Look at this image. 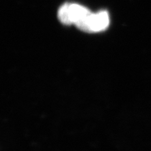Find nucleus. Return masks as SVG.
I'll return each mask as SVG.
<instances>
[{
  "label": "nucleus",
  "mask_w": 151,
  "mask_h": 151,
  "mask_svg": "<svg viewBox=\"0 0 151 151\" xmlns=\"http://www.w3.org/2000/svg\"><path fill=\"white\" fill-rule=\"evenodd\" d=\"M91 12L86 7L77 4L66 3L58 11V18L65 24H75L83 20Z\"/></svg>",
  "instance_id": "obj_1"
},
{
  "label": "nucleus",
  "mask_w": 151,
  "mask_h": 151,
  "mask_svg": "<svg viewBox=\"0 0 151 151\" xmlns=\"http://www.w3.org/2000/svg\"><path fill=\"white\" fill-rule=\"evenodd\" d=\"M109 16L106 11H100L97 14H90L83 20L76 24L77 27L86 32H98L108 27Z\"/></svg>",
  "instance_id": "obj_2"
}]
</instances>
